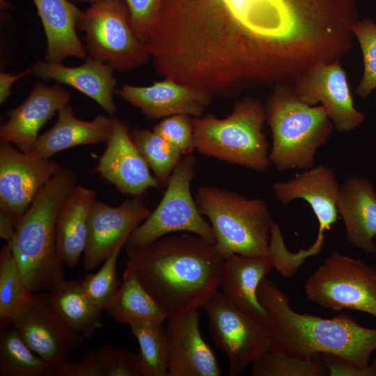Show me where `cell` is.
<instances>
[{
    "instance_id": "obj_1",
    "label": "cell",
    "mask_w": 376,
    "mask_h": 376,
    "mask_svg": "<svg viewBox=\"0 0 376 376\" xmlns=\"http://www.w3.org/2000/svg\"><path fill=\"white\" fill-rule=\"evenodd\" d=\"M242 25L283 83L347 52L357 0H213Z\"/></svg>"
},
{
    "instance_id": "obj_2",
    "label": "cell",
    "mask_w": 376,
    "mask_h": 376,
    "mask_svg": "<svg viewBox=\"0 0 376 376\" xmlns=\"http://www.w3.org/2000/svg\"><path fill=\"white\" fill-rule=\"evenodd\" d=\"M125 251L126 265L167 319L201 308L219 286L224 258L194 234L167 235Z\"/></svg>"
},
{
    "instance_id": "obj_3",
    "label": "cell",
    "mask_w": 376,
    "mask_h": 376,
    "mask_svg": "<svg viewBox=\"0 0 376 376\" xmlns=\"http://www.w3.org/2000/svg\"><path fill=\"white\" fill-rule=\"evenodd\" d=\"M267 318L269 351L301 358L317 354L341 357L365 368L376 350V328L361 326L342 313L332 318L294 311L286 294L264 278L257 291Z\"/></svg>"
},
{
    "instance_id": "obj_4",
    "label": "cell",
    "mask_w": 376,
    "mask_h": 376,
    "mask_svg": "<svg viewBox=\"0 0 376 376\" xmlns=\"http://www.w3.org/2000/svg\"><path fill=\"white\" fill-rule=\"evenodd\" d=\"M77 177L62 168L41 189L17 224L9 244L19 274L31 292L49 290L63 279V262L56 249V218Z\"/></svg>"
},
{
    "instance_id": "obj_5",
    "label": "cell",
    "mask_w": 376,
    "mask_h": 376,
    "mask_svg": "<svg viewBox=\"0 0 376 376\" xmlns=\"http://www.w3.org/2000/svg\"><path fill=\"white\" fill-rule=\"evenodd\" d=\"M265 109L272 136L271 164L279 171L313 167L317 150L334 127L325 108L304 103L291 84H284L274 88Z\"/></svg>"
},
{
    "instance_id": "obj_6",
    "label": "cell",
    "mask_w": 376,
    "mask_h": 376,
    "mask_svg": "<svg viewBox=\"0 0 376 376\" xmlns=\"http://www.w3.org/2000/svg\"><path fill=\"white\" fill-rule=\"evenodd\" d=\"M195 201L208 219L215 236L214 245L224 259L233 254L269 258L274 221L264 201L212 186L198 187Z\"/></svg>"
},
{
    "instance_id": "obj_7",
    "label": "cell",
    "mask_w": 376,
    "mask_h": 376,
    "mask_svg": "<svg viewBox=\"0 0 376 376\" xmlns=\"http://www.w3.org/2000/svg\"><path fill=\"white\" fill-rule=\"evenodd\" d=\"M191 120L196 150L203 155L257 171H265L271 166L263 132L265 104L258 99L238 100L225 118L208 113Z\"/></svg>"
},
{
    "instance_id": "obj_8",
    "label": "cell",
    "mask_w": 376,
    "mask_h": 376,
    "mask_svg": "<svg viewBox=\"0 0 376 376\" xmlns=\"http://www.w3.org/2000/svg\"><path fill=\"white\" fill-rule=\"evenodd\" d=\"M84 33L90 57L116 71H130L151 58L147 45L133 32L127 8L123 0H103L82 11L77 24Z\"/></svg>"
},
{
    "instance_id": "obj_9",
    "label": "cell",
    "mask_w": 376,
    "mask_h": 376,
    "mask_svg": "<svg viewBox=\"0 0 376 376\" xmlns=\"http://www.w3.org/2000/svg\"><path fill=\"white\" fill-rule=\"evenodd\" d=\"M196 166L193 154L181 157L169 180L161 201L132 232L125 246H142L178 231L194 234L213 244L215 243L212 228L199 212L191 193Z\"/></svg>"
},
{
    "instance_id": "obj_10",
    "label": "cell",
    "mask_w": 376,
    "mask_h": 376,
    "mask_svg": "<svg viewBox=\"0 0 376 376\" xmlns=\"http://www.w3.org/2000/svg\"><path fill=\"white\" fill-rule=\"evenodd\" d=\"M304 288L307 299L322 307L376 318V269L361 260L332 251Z\"/></svg>"
},
{
    "instance_id": "obj_11",
    "label": "cell",
    "mask_w": 376,
    "mask_h": 376,
    "mask_svg": "<svg viewBox=\"0 0 376 376\" xmlns=\"http://www.w3.org/2000/svg\"><path fill=\"white\" fill-rule=\"evenodd\" d=\"M216 347L229 362V375L238 376L258 357L269 351L267 324L233 304L218 290L202 305Z\"/></svg>"
},
{
    "instance_id": "obj_12",
    "label": "cell",
    "mask_w": 376,
    "mask_h": 376,
    "mask_svg": "<svg viewBox=\"0 0 376 376\" xmlns=\"http://www.w3.org/2000/svg\"><path fill=\"white\" fill-rule=\"evenodd\" d=\"M61 169L49 158L33 157L1 141L0 211L17 224L41 189Z\"/></svg>"
},
{
    "instance_id": "obj_13",
    "label": "cell",
    "mask_w": 376,
    "mask_h": 376,
    "mask_svg": "<svg viewBox=\"0 0 376 376\" xmlns=\"http://www.w3.org/2000/svg\"><path fill=\"white\" fill-rule=\"evenodd\" d=\"M291 84L304 103L310 106L321 103L338 132L351 131L365 120L364 114L354 107L340 60L317 65Z\"/></svg>"
},
{
    "instance_id": "obj_14",
    "label": "cell",
    "mask_w": 376,
    "mask_h": 376,
    "mask_svg": "<svg viewBox=\"0 0 376 376\" xmlns=\"http://www.w3.org/2000/svg\"><path fill=\"white\" fill-rule=\"evenodd\" d=\"M13 327L36 354L56 368L86 338L69 327L49 306L45 294L33 295Z\"/></svg>"
},
{
    "instance_id": "obj_15",
    "label": "cell",
    "mask_w": 376,
    "mask_h": 376,
    "mask_svg": "<svg viewBox=\"0 0 376 376\" xmlns=\"http://www.w3.org/2000/svg\"><path fill=\"white\" fill-rule=\"evenodd\" d=\"M150 213L140 196H132L115 207L96 199L88 218L84 270L91 271L104 262Z\"/></svg>"
},
{
    "instance_id": "obj_16",
    "label": "cell",
    "mask_w": 376,
    "mask_h": 376,
    "mask_svg": "<svg viewBox=\"0 0 376 376\" xmlns=\"http://www.w3.org/2000/svg\"><path fill=\"white\" fill-rule=\"evenodd\" d=\"M106 143L96 170L120 193L141 196L148 189L160 187L134 144L124 121L113 118L111 133Z\"/></svg>"
},
{
    "instance_id": "obj_17",
    "label": "cell",
    "mask_w": 376,
    "mask_h": 376,
    "mask_svg": "<svg viewBox=\"0 0 376 376\" xmlns=\"http://www.w3.org/2000/svg\"><path fill=\"white\" fill-rule=\"evenodd\" d=\"M339 189L334 171L324 165L313 166L288 181L272 185L274 195L282 204L300 198L310 205L319 224L316 240L310 246L317 253L323 246L325 230H330L338 220Z\"/></svg>"
},
{
    "instance_id": "obj_18",
    "label": "cell",
    "mask_w": 376,
    "mask_h": 376,
    "mask_svg": "<svg viewBox=\"0 0 376 376\" xmlns=\"http://www.w3.org/2000/svg\"><path fill=\"white\" fill-rule=\"evenodd\" d=\"M116 93L150 118L178 114L201 117L214 97L205 91L169 78L146 86L123 84Z\"/></svg>"
},
{
    "instance_id": "obj_19",
    "label": "cell",
    "mask_w": 376,
    "mask_h": 376,
    "mask_svg": "<svg viewBox=\"0 0 376 376\" xmlns=\"http://www.w3.org/2000/svg\"><path fill=\"white\" fill-rule=\"evenodd\" d=\"M70 99V93L62 87L40 81L34 84L24 101L8 112V119L0 127L1 141L29 153L39 137L40 129Z\"/></svg>"
},
{
    "instance_id": "obj_20",
    "label": "cell",
    "mask_w": 376,
    "mask_h": 376,
    "mask_svg": "<svg viewBox=\"0 0 376 376\" xmlns=\"http://www.w3.org/2000/svg\"><path fill=\"white\" fill-rule=\"evenodd\" d=\"M166 320L167 376L221 375L215 354L202 337L198 310Z\"/></svg>"
},
{
    "instance_id": "obj_21",
    "label": "cell",
    "mask_w": 376,
    "mask_h": 376,
    "mask_svg": "<svg viewBox=\"0 0 376 376\" xmlns=\"http://www.w3.org/2000/svg\"><path fill=\"white\" fill-rule=\"evenodd\" d=\"M32 75L42 80H53L75 88L99 104L109 115L116 111L114 102L116 79L111 66L89 57L80 65L68 67L62 63L40 61L31 67Z\"/></svg>"
},
{
    "instance_id": "obj_22",
    "label": "cell",
    "mask_w": 376,
    "mask_h": 376,
    "mask_svg": "<svg viewBox=\"0 0 376 376\" xmlns=\"http://www.w3.org/2000/svg\"><path fill=\"white\" fill-rule=\"evenodd\" d=\"M336 205L350 244L376 253V192L372 184L363 177H349L339 189Z\"/></svg>"
},
{
    "instance_id": "obj_23",
    "label": "cell",
    "mask_w": 376,
    "mask_h": 376,
    "mask_svg": "<svg viewBox=\"0 0 376 376\" xmlns=\"http://www.w3.org/2000/svg\"><path fill=\"white\" fill-rule=\"evenodd\" d=\"M32 1L46 36L45 60L62 63L68 57L85 58L87 53L77 33L82 10L69 0Z\"/></svg>"
},
{
    "instance_id": "obj_24",
    "label": "cell",
    "mask_w": 376,
    "mask_h": 376,
    "mask_svg": "<svg viewBox=\"0 0 376 376\" xmlns=\"http://www.w3.org/2000/svg\"><path fill=\"white\" fill-rule=\"evenodd\" d=\"M113 118L97 115L91 120L76 118L66 104L58 111L54 125L40 136L29 154L49 158L62 150L81 145L107 142L112 130Z\"/></svg>"
},
{
    "instance_id": "obj_25",
    "label": "cell",
    "mask_w": 376,
    "mask_h": 376,
    "mask_svg": "<svg viewBox=\"0 0 376 376\" xmlns=\"http://www.w3.org/2000/svg\"><path fill=\"white\" fill-rule=\"evenodd\" d=\"M273 268L269 257L233 254L224 259L219 286L237 306L267 323V314L258 300L257 291L262 280Z\"/></svg>"
},
{
    "instance_id": "obj_26",
    "label": "cell",
    "mask_w": 376,
    "mask_h": 376,
    "mask_svg": "<svg viewBox=\"0 0 376 376\" xmlns=\"http://www.w3.org/2000/svg\"><path fill=\"white\" fill-rule=\"evenodd\" d=\"M95 191L75 186L61 205L56 218V249L63 263L74 267L84 253Z\"/></svg>"
},
{
    "instance_id": "obj_27",
    "label": "cell",
    "mask_w": 376,
    "mask_h": 376,
    "mask_svg": "<svg viewBox=\"0 0 376 376\" xmlns=\"http://www.w3.org/2000/svg\"><path fill=\"white\" fill-rule=\"evenodd\" d=\"M45 295L49 306L59 318L85 338L91 336L102 327V311L85 293L79 280L61 279Z\"/></svg>"
},
{
    "instance_id": "obj_28",
    "label": "cell",
    "mask_w": 376,
    "mask_h": 376,
    "mask_svg": "<svg viewBox=\"0 0 376 376\" xmlns=\"http://www.w3.org/2000/svg\"><path fill=\"white\" fill-rule=\"evenodd\" d=\"M104 310L116 321L130 326L138 322L163 323L167 319L127 265L119 288Z\"/></svg>"
},
{
    "instance_id": "obj_29",
    "label": "cell",
    "mask_w": 376,
    "mask_h": 376,
    "mask_svg": "<svg viewBox=\"0 0 376 376\" xmlns=\"http://www.w3.org/2000/svg\"><path fill=\"white\" fill-rule=\"evenodd\" d=\"M33 296L24 283L9 244L0 252V328L13 324Z\"/></svg>"
},
{
    "instance_id": "obj_30",
    "label": "cell",
    "mask_w": 376,
    "mask_h": 376,
    "mask_svg": "<svg viewBox=\"0 0 376 376\" xmlns=\"http://www.w3.org/2000/svg\"><path fill=\"white\" fill-rule=\"evenodd\" d=\"M54 369L26 345L14 327L1 332V376H53Z\"/></svg>"
},
{
    "instance_id": "obj_31",
    "label": "cell",
    "mask_w": 376,
    "mask_h": 376,
    "mask_svg": "<svg viewBox=\"0 0 376 376\" xmlns=\"http://www.w3.org/2000/svg\"><path fill=\"white\" fill-rule=\"evenodd\" d=\"M163 323L138 322L130 325L140 347L142 376H167L169 342Z\"/></svg>"
},
{
    "instance_id": "obj_32",
    "label": "cell",
    "mask_w": 376,
    "mask_h": 376,
    "mask_svg": "<svg viewBox=\"0 0 376 376\" xmlns=\"http://www.w3.org/2000/svg\"><path fill=\"white\" fill-rule=\"evenodd\" d=\"M130 136L160 187H166L182 155L153 130L135 127Z\"/></svg>"
},
{
    "instance_id": "obj_33",
    "label": "cell",
    "mask_w": 376,
    "mask_h": 376,
    "mask_svg": "<svg viewBox=\"0 0 376 376\" xmlns=\"http://www.w3.org/2000/svg\"><path fill=\"white\" fill-rule=\"evenodd\" d=\"M253 376L328 375L320 354L307 358L269 351L253 362Z\"/></svg>"
},
{
    "instance_id": "obj_34",
    "label": "cell",
    "mask_w": 376,
    "mask_h": 376,
    "mask_svg": "<svg viewBox=\"0 0 376 376\" xmlns=\"http://www.w3.org/2000/svg\"><path fill=\"white\" fill-rule=\"evenodd\" d=\"M127 242L124 240L118 244L96 273L87 274L79 280L83 290L102 311L121 283L117 276L116 264L118 255Z\"/></svg>"
},
{
    "instance_id": "obj_35",
    "label": "cell",
    "mask_w": 376,
    "mask_h": 376,
    "mask_svg": "<svg viewBox=\"0 0 376 376\" xmlns=\"http://www.w3.org/2000/svg\"><path fill=\"white\" fill-rule=\"evenodd\" d=\"M352 32L358 41L363 62V72L356 93L366 98L376 88V23L370 18L359 19Z\"/></svg>"
},
{
    "instance_id": "obj_36",
    "label": "cell",
    "mask_w": 376,
    "mask_h": 376,
    "mask_svg": "<svg viewBox=\"0 0 376 376\" xmlns=\"http://www.w3.org/2000/svg\"><path fill=\"white\" fill-rule=\"evenodd\" d=\"M192 118L186 114L164 118L152 130L177 149L182 156L193 154L196 150Z\"/></svg>"
},
{
    "instance_id": "obj_37",
    "label": "cell",
    "mask_w": 376,
    "mask_h": 376,
    "mask_svg": "<svg viewBox=\"0 0 376 376\" xmlns=\"http://www.w3.org/2000/svg\"><path fill=\"white\" fill-rule=\"evenodd\" d=\"M269 251L274 267L285 277L292 276L305 260L311 256L307 249L290 252L285 246L280 226L275 222L271 228Z\"/></svg>"
},
{
    "instance_id": "obj_38",
    "label": "cell",
    "mask_w": 376,
    "mask_h": 376,
    "mask_svg": "<svg viewBox=\"0 0 376 376\" xmlns=\"http://www.w3.org/2000/svg\"><path fill=\"white\" fill-rule=\"evenodd\" d=\"M98 352L103 376H142L139 354L111 345Z\"/></svg>"
},
{
    "instance_id": "obj_39",
    "label": "cell",
    "mask_w": 376,
    "mask_h": 376,
    "mask_svg": "<svg viewBox=\"0 0 376 376\" xmlns=\"http://www.w3.org/2000/svg\"><path fill=\"white\" fill-rule=\"evenodd\" d=\"M123 1L128 10L130 23L133 32L146 44L158 14L162 0Z\"/></svg>"
},
{
    "instance_id": "obj_40",
    "label": "cell",
    "mask_w": 376,
    "mask_h": 376,
    "mask_svg": "<svg viewBox=\"0 0 376 376\" xmlns=\"http://www.w3.org/2000/svg\"><path fill=\"white\" fill-rule=\"evenodd\" d=\"M329 376H376V357L365 367L360 368L350 361L329 354H320Z\"/></svg>"
},
{
    "instance_id": "obj_41",
    "label": "cell",
    "mask_w": 376,
    "mask_h": 376,
    "mask_svg": "<svg viewBox=\"0 0 376 376\" xmlns=\"http://www.w3.org/2000/svg\"><path fill=\"white\" fill-rule=\"evenodd\" d=\"M53 376H103L98 350L88 352L78 363L67 361L55 368Z\"/></svg>"
},
{
    "instance_id": "obj_42",
    "label": "cell",
    "mask_w": 376,
    "mask_h": 376,
    "mask_svg": "<svg viewBox=\"0 0 376 376\" xmlns=\"http://www.w3.org/2000/svg\"><path fill=\"white\" fill-rule=\"evenodd\" d=\"M32 75L31 68L19 73L1 72L0 73V104H2L11 94V86L19 79Z\"/></svg>"
},
{
    "instance_id": "obj_43",
    "label": "cell",
    "mask_w": 376,
    "mask_h": 376,
    "mask_svg": "<svg viewBox=\"0 0 376 376\" xmlns=\"http://www.w3.org/2000/svg\"><path fill=\"white\" fill-rule=\"evenodd\" d=\"M15 221L7 213L0 211V237L2 240L10 243L16 230Z\"/></svg>"
},
{
    "instance_id": "obj_44",
    "label": "cell",
    "mask_w": 376,
    "mask_h": 376,
    "mask_svg": "<svg viewBox=\"0 0 376 376\" xmlns=\"http://www.w3.org/2000/svg\"><path fill=\"white\" fill-rule=\"evenodd\" d=\"M71 1H75V2L88 3L90 4H92V3H94L100 1H103V0H71Z\"/></svg>"
}]
</instances>
